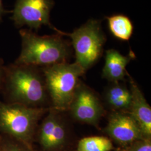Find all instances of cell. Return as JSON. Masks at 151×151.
Returning a JSON list of instances; mask_svg holds the SVG:
<instances>
[{"label": "cell", "instance_id": "obj_11", "mask_svg": "<svg viewBox=\"0 0 151 151\" xmlns=\"http://www.w3.org/2000/svg\"><path fill=\"white\" fill-rule=\"evenodd\" d=\"M134 57L132 52L128 55H123L114 49L106 50L103 70V77L113 82L123 80L127 74V65Z\"/></svg>", "mask_w": 151, "mask_h": 151}, {"label": "cell", "instance_id": "obj_15", "mask_svg": "<svg viewBox=\"0 0 151 151\" xmlns=\"http://www.w3.org/2000/svg\"><path fill=\"white\" fill-rule=\"evenodd\" d=\"M124 151H151L150 138H142L130 144Z\"/></svg>", "mask_w": 151, "mask_h": 151}, {"label": "cell", "instance_id": "obj_5", "mask_svg": "<svg viewBox=\"0 0 151 151\" xmlns=\"http://www.w3.org/2000/svg\"><path fill=\"white\" fill-rule=\"evenodd\" d=\"M53 30L61 35L71 39L75 52V62L85 71L100 58L106 40L101 20L90 19L71 33L63 32L55 27Z\"/></svg>", "mask_w": 151, "mask_h": 151}, {"label": "cell", "instance_id": "obj_6", "mask_svg": "<svg viewBox=\"0 0 151 151\" xmlns=\"http://www.w3.org/2000/svg\"><path fill=\"white\" fill-rule=\"evenodd\" d=\"M54 4L53 0H16L11 19L17 28L27 26L38 31L47 25L53 29L50 14Z\"/></svg>", "mask_w": 151, "mask_h": 151}, {"label": "cell", "instance_id": "obj_14", "mask_svg": "<svg viewBox=\"0 0 151 151\" xmlns=\"http://www.w3.org/2000/svg\"><path fill=\"white\" fill-rule=\"evenodd\" d=\"M113 149L111 141L105 137H85L79 141L77 151H111Z\"/></svg>", "mask_w": 151, "mask_h": 151}, {"label": "cell", "instance_id": "obj_19", "mask_svg": "<svg viewBox=\"0 0 151 151\" xmlns=\"http://www.w3.org/2000/svg\"><path fill=\"white\" fill-rule=\"evenodd\" d=\"M1 138L0 137V151H1Z\"/></svg>", "mask_w": 151, "mask_h": 151}, {"label": "cell", "instance_id": "obj_3", "mask_svg": "<svg viewBox=\"0 0 151 151\" xmlns=\"http://www.w3.org/2000/svg\"><path fill=\"white\" fill-rule=\"evenodd\" d=\"M49 110L0 101V133L31 149L38 123Z\"/></svg>", "mask_w": 151, "mask_h": 151}, {"label": "cell", "instance_id": "obj_17", "mask_svg": "<svg viewBox=\"0 0 151 151\" xmlns=\"http://www.w3.org/2000/svg\"><path fill=\"white\" fill-rule=\"evenodd\" d=\"M4 72H5V66L3 65L2 60L0 59V91L2 89L3 82L4 78Z\"/></svg>", "mask_w": 151, "mask_h": 151}, {"label": "cell", "instance_id": "obj_16", "mask_svg": "<svg viewBox=\"0 0 151 151\" xmlns=\"http://www.w3.org/2000/svg\"><path fill=\"white\" fill-rule=\"evenodd\" d=\"M22 146L12 140H5L1 138V151H31L30 148L26 146L24 147Z\"/></svg>", "mask_w": 151, "mask_h": 151}, {"label": "cell", "instance_id": "obj_1", "mask_svg": "<svg viewBox=\"0 0 151 151\" xmlns=\"http://www.w3.org/2000/svg\"><path fill=\"white\" fill-rule=\"evenodd\" d=\"M3 88L6 103L42 108L48 99L43 75L37 67L15 63L5 66Z\"/></svg>", "mask_w": 151, "mask_h": 151}, {"label": "cell", "instance_id": "obj_10", "mask_svg": "<svg viewBox=\"0 0 151 151\" xmlns=\"http://www.w3.org/2000/svg\"><path fill=\"white\" fill-rule=\"evenodd\" d=\"M132 101L128 113L138 124L143 137L150 138L151 135V108L135 82L130 81Z\"/></svg>", "mask_w": 151, "mask_h": 151}, {"label": "cell", "instance_id": "obj_12", "mask_svg": "<svg viewBox=\"0 0 151 151\" xmlns=\"http://www.w3.org/2000/svg\"><path fill=\"white\" fill-rule=\"evenodd\" d=\"M105 99L109 106L115 110L128 113L132 101V93L130 90L124 85L114 82L106 92Z\"/></svg>", "mask_w": 151, "mask_h": 151}, {"label": "cell", "instance_id": "obj_2", "mask_svg": "<svg viewBox=\"0 0 151 151\" xmlns=\"http://www.w3.org/2000/svg\"><path fill=\"white\" fill-rule=\"evenodd\" d=\"M19 34L22 50L15 64L44 67L67 62L70 58V43L58 33L39 36L32 30L23 29Z\"/></svg>", "mask_w": 151, "mask_h": 151}, {"label": "cell", "instance_id": "obj_13", "mask_svg": "<svg viewBox=\"0 0 151 151\" xmlns=\"http://www.w3.org/2000/svg\"><path fill=\"white\" fill-rule=\"evenodd\" d=\"M108 28L115 38L121 41H128L132 37L134 25L129 18L123 14L106 16Z\"/></svg>", "mask_w": 151, "mask_h": 151}, {"label": "cell", "instance_id": "obj_7", "mask_svg": "<svg viewBox=\"0 0 151 151\" xmlns=\"http://www.w3.org/2000/svg\"><path fill=\"white\" fill-rule=\"evenodd\" d=\"M68 109L76 120L93 125H97L104 112L103 105L95 93L80 83Z\"/></svg>", "mask_w": 151, "mask_h": 151}, {"label": "cell", "instance_id": "obj_8", "mask_svg": "<svg viewBox=\"0 0 151 151\" xmlns=\"http://www.w3.org/2000/svg\"><path fill=\"white\" fill-rule=\"evenodd\" d=\"M105 132L123 145H129L145 138L138 124L128 113L116 111L112 114L109 119Z\"/></svg>", "mask_w": 151, "mask_h": 151}, {"label": "cell", "instance_id": "obj_18", "mask_svg": "<svg viewBox=\"0 0 151 151\" xmlns=\"http://www.w3.org/2000/svg\"><path fill=\"white\" fill-rule=\"evenodd\" d=\"M5 12V10L3 5V0H0V22H2V17Z\"/></svg>", "mask_w": 151, "mask_h": 151}, {"label": "cell", "instance_id": "obj_4", "mask_svg": "<svg viewBox=\"0 0 151 151\" xmlns=\"http://www.w3.org/2000/svg\"><path fill=\"white\" fill-rule=\"evenodd\" d=\"M85 72L76 62H65L43 67L47 91L53 109L57 111L69 109L79 85L80 78Z\"/></svg>", "mask_w": 151, "mask_h": 151}, {"label": "cell", "instance_id": "obj_9", "mask_svg": "<svg viewBox=\"0 0 151 151\" xmlns=\"http://www.w3.org/2000/svg\"><path fill=\"white\" fill-rule=\"evenodd\" d=\"M57 111L49 109L40 125L39 141L44 151H55L65 143L66 130Z\"/></svg>", "mask_w": 151, "mask_h": 151}]
</instances>
